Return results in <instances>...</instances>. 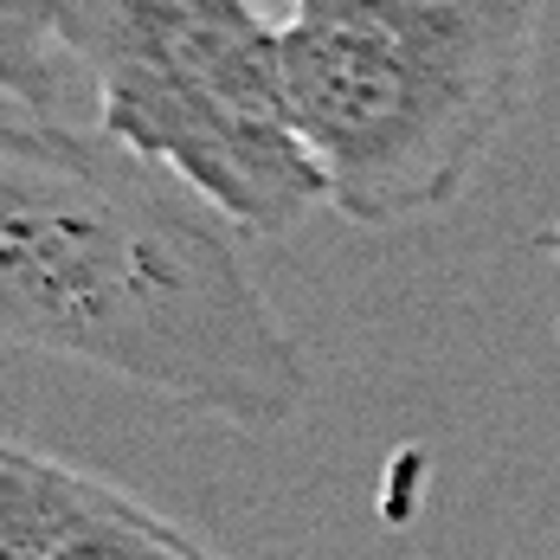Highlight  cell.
Wrapping results in <instances>:
<instances>
[{"label": "cell", "instance_id": "cell-1", "mask_svg": "<svg viewBox=\"0 0 560 560\" xmlns=\"http://www.w3.org/2000/svg\"><path fill=\"white\" fill-rule=\"evenodd\" d=\"M0 336L238 432L310 399V354L213 200L104 129L20 110H0Z\"/></svg>", "mask_w": 560, "mask_h": 560}, {"label": "cell", "instance_id": "cell-2", "mask_svg": "<svg viewBox=\"0 0 560 560\" xmlns=\"http://www.w3.org/2000/svg\"><path fill=\"white\" fill-rule=\"evenodd\" d=\"M541 0H303L283 20L296 129L354 225L445 213L535 65Z\"/></svg>", "mask_w": 560, "mask_h": 560}, {"label": "cell", "instance_id": "cell-3", "mask_svg": "<svg viewBox=\"0 0 560 560\" xmlns=\"http://www.w3.org/2000/svg\"><path fill=\"white\" fill-rule=\"evenodd\" d=\"M52 39L91 71L104 136L180 174L245 238L329 200L290 84L283 26L252 0H46Z\"/></svg>", "mask_w": 560, "mask_h": 560}, {"label": "cell", "instance_id": "cell-4", "mask_svg": "<svg viewBox=\"0 0 560 560\" xmlns=\"http://www.w3.org/2000/svg\"><path fill=\"white\" fill-rule=\"evenodd\" d=\"M0 560H213L187 528L104 477L7 439L0 451Z\"/></svg>", "mask_w": 560, "mask_h": 560}, {"label": "cell", "instance_id": "cell-5", "mask_svg": "<svg viewBox=\"0 0 560 560\" xmlns=\"http://www.w3.org/2000/svg\"><path fill=\"white\" fill-rule=\"evenodd\" d=\"M535 245H541V252H548V258H555V271H560V220L548 225V232H535Z\"/></svg>", "mask_w": 560, "mask_h": 560}, {"label": "cell", "instance_id": "cell-6", "mask_svg": "<svg viewBox=\"0 0 560 560\" xmlns=\"http://www.w3.org/2000/svg\"><path fill=\"white\" fill-rule=\"evenodd\" d=\"M296 7H303V0H296Z\"/></svg>", "mask_w": 560, "mask_h": 560}]
</instances>
